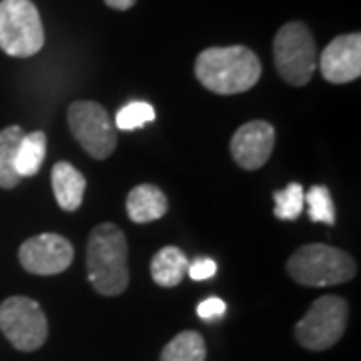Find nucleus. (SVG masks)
<instances>
[{
    "label": "nucleus",
    "instance_id": "1",
    "mask_svg": "<svg viewBox=\"0 0 361 361\" xmlns=\"http://www.w3.org/2000/svg\"><path fill=\"white\" fill-rule=\"evenodd\" d=\"M195 75L215 94H239L253 89L261 78L257 54L241 47H211L195 61Z\"/></svg>",
    "mask_w": 361,
    "mask_h": 361
},
{
    "label": "nucleus",
    "instance_id": "2",
    "mask_svg": "<svg viewBox=\"0 0 361 361\" xmlns=\"http://www.w3.org/2000/svg\"><path fill=\"white\" fill-rule=\"evenodd\" d=\"M127 237L115 223H101L90 231L87 243V271L97 293L121 295L129 287Z\"/></svg>",
    "mask_w": 361,
    "mask_h": 361
},
{
    "label": "nucleus",
    "instance_id": "3",
    "mask_svg": "<svg viewBox=\"0 0 361 361\" xmlns=\"http://www.w3.org/2000/svg\"><path fill=\"white\" fill-rule=\"evenodd\" d=\"M287 271L299 285L327 287L351 281L357 273V263L337 247L310 243L299 247L289 257Z\"/></svg>",
    "mask_w": 361,
    "mask_h": 361
},
{
    "label": "nucleus",
    "instance_id": "4",
    "mask_svg": "<svg viewBox=\"0 0 361 361\" xmlns=\"http://www.w3.org/2000/svg\"><path fill=\"white\" fill-rule=\"evenodd\" d=\"M275 68L285 82L293 87L307 85L317 68V47L311 30L303 23H287L273 40Z\"/></svg>",
    "mask_w": 361,
    "mask_h": 361
},
{
    "label": "nucleus",
    "instance_id": "5",
    "mask_svg": "<svg viewBox=\"0 0 361 361\" xmlns=\"http://www.w3.org/2000/svg\"><path fill=\"white\" fill-rule=\"evenodd\" d=\"M44 47L39 8L30 0H0V49L8 56L26 59Z\"/></svg>",
    "mask_w": 361,
    "mask_h": 361
},
{
    "label": "nucleus",
    "instance_id": "6",
    "mask_svg": "<svg viewBox=\"0 0 361 361\" xmlns=\"http://www.w3.org/2000/svg\"><path fill=\"white\" fill-rule=\"evenodd\" d=\"M348 303L337 295H323L297 322V341L310 351H323L336 345L348 325Z\"/></svg>",
    "mask_w": 361,
    "mask_h": 361
},
{
    "label": "nucleus",
    "instance_id": "7",
    "mask_svg": "<svg viewBox=\"0 0 361 361\" xmlns=\"http://www.w3.org/2000/svg\"><path fill=\"white\" fill-rule=\"evenodd\" d=\"M0 329L18 351H35L49 336L47 315L35 299L8 297L0 303Z\"/></svg>",
    "mask_w": 361,
    "mask_h": 361
},
{
    "label": "nucleus",
    "instance_id": "8",
    "mask_svg": "<svg viewBox=\"0 0 361 361\" xmlns=\"http://www.w3.org/2000/svg\"><path fill=\"white\" fill-rule=\"evenodd\" d=\"M68 127L73 137L92 159L103 161L116 149V129L103 104L94 101H77L68 106Z\"/></svg>",
    "mask_w": 361,
    "mask_h": 361
},
{
    "label": "nucleus",
    "instance_id": "9",
    "mask_svg": "<svg viewBox=\"0 0 361 361\" xmlns=\"http://www.w3.org/2000/svg\"><path fill=\"white\" fill-rule=\"evenodd\" d=\"M75 249L56 233H42L26 239L18 249V261L32 275H59L71 267Z\"/></svg>",
    "mask_w": 361,
    "mask_h": 361
},
{
    "label": "nucleus",
    "instance_id": "10",
    "mask_svg": "<svg viewBox=\"0 0 361 361\" xmlns=\"http://www.w3.org/2000/svg\"><path fill=\"white\" fill-rule=\"evenodd\" d=\"M323 78L334 85H345L361 75V35H341L334 39L317 59Z\"/></svg>",
    "mask_w": 361,
    "mask_h": 361
},
{
    "label": "nucleus",
    "instance_id": "11",
    "mask_svg": "<svg viewBox=\"0 0 361 361\" xmlns=\"http://www.w3.org/2000/svg\"><path fill=\"white\" fill-rule=\"evenodd\" d=\"M275 147V129L267 121H251L235 130L231 155L235 163L247 171H257L267 161Z\"/></svg>",
    "mask_w": 361,
    "mask_h": 361
},
{
    "label": "nucleus",
    "instance_id": "12",
    "mask_svg": "<svg viewBox=\"0 0 361 361\" xmlns=\"http://www.w3.org/2000/svg\"><path fill=\"white\" fill-rule=\"evenodd\" d=\"M51 179L52 193H54L59 207L63 211H68V213L77 211L78 207L82 205V199H85V189H87L85 175L77 167H73L71 163L61 161L52 167Z\"/></svg>",
    "mask_w": 361,
    "mask_h": 361
},
{
    "label": "nucleus",
    "instance_id": "13",
    "mask_svg": "<svg viewBox=\"0 0 361 361\" xmlns=\"http://www.w3.org/2000/svg\"><path fill=\"white\" fill-rule=\"evenodd\" d=\"M167 197L155 185H137L127 197V215L133 223H151L167 213Z\"/></svg>",
    "mask_w": 361,
    "mask_h": 361
},
{
    "label": "nucleus",
    "instance_id": "14",
    "mask_svg": "<svg viewBox=\"0 0 361 361\" xmlns=\"http://www.w3.org/2000/svg\"><path fill=\"white\" fill-rule=\"evenodd\" d=\"M189 257L179 247L167 245L159 249L151 261V277L161 287H177L189 269Z\"/></svg>",
    "mask_w": 361,
    "mask_h": 361
},
{
    "label": "nucleus",
    "instance_id": "15",
    "mask_svg": "<svg viewBox=\"0 0 361 361\" xmlns=\"http://www.w3.org/2000/svg\"><path fill=\"white\" fill-rule=\"evenodd\" d=\"M47 157V135L42 130H35L23 137V141L18 145L16 159H14V169L16 175L23 177H35L44 163Z\"/></svg>",
    "mask_w": 361,
    "mask_h": 361
},
{
    "label": "nucleus",
    "instance_id": "16",
    "mask_svg": "<svg viewBox=\"0 0 361 361\" xmlns=\"http://www.w3.org/2000/svg\"><path fill=\"white\" fill-rule=\"evenodd\" d=\"M23 137L25 130L18 125H11L0 130V187L2 189H14L20 183V177L16 175L14 169V159Z\"/></svg>",
    "mask_w": 361,
    "mask_h": 361
},
{
    "label": "nucleus",
    "instance_id": "17",
    "mask_svg": "<svg viewBox=\"0 0 361 361\" xmlns=\"http://www.w3.org/2000/svg\"><path fill=\"white\" fill-rule=\"evenodd\" d=\"M207 345L199 331H183L161 351V361H205Z\"/></svg>",
    "mask_w": 361,
    "mask_h": 361
},
{
    "label": "nucleus",
    "instance_id": "18",
    "mask_svg": "<svg viewBox=\"0 0 361 361\" xmlns=\"http://www.w3.org/2000/svg\"><path fill=\"white\" fill-rule=\"evenodd\" d=\"M275 217L281 221H295L303 213L305 189L299 183H289L281 191H275Z\"/></svg>",
    "mask_w": 361,
    "mask_h": 361
},
{
    "label": "nucleus",
    "instance_id": "19",
    "mask_svg": "<svg viewBox=\"0 0 361 361\" xmlns=\"http://www.w3.org/2000/svg\"><path fill=\"white\" fill-rule=\"evenodd\" d=\"M305 203H307V215L313 223H336V207L331 193L325 185H313L305 193Z\"/></svg>",
    "mask_w": 361,
    "mask_h": 361
},
{
    "label": "nucleus",
    "instance_id": "20",
    "mask_svg": "<svg viewBox=\"0 0 361 361\" xmlns=\"http://www.w3.org/2000/svg\"><path fill=\"white\" fill-rule=\"evenodd\" d=\"M155 109L153 104L145 103V101H133V103L125 104L115 118V129L121 130H137L141 129L142 125L155 121Z\"/></svg>",
    "mask_w": 361,
    "mask_h": 361
},
{
    "label": "nucleus",
    "instance_id": "21",
    "mask_svg": "<svg viewBox=\"0 0 361 361\" xmlns=\"http://www.w3.org/2000/svg\"><path fill=\"white\" fill-rule=\"evenodd\" d=\"M225 311H227V305H225V301L219 299V297H209V299L201 301V303L197 305V315H199L203 322L219 319V317L225 315Z\"/></svg>",
    "mask_w": 361,
    "mask_h": 361
},
{
    "label": "nucleus",
    "instance_id": "22",
    "mask_svg": "<svg viewBox=\"0 0 361 361\" xmlns=\"http://www.w3.org/2000/svg\"><path fill=\"white\" fill-rule=\"evenodd\" d=\"M217 271V263L213 259L209 257H199L195 259L193 263H189V269H187V275L193 279V281H205L209 277H213Z\"/></svg>",
    "mask_w": 361,
    "mask_h": 361
},
{
    "label": "nucleus",
    "instance_id": "23",
    "mask_svg": "<svg viewBox=\"0 0 361 361\" xmlns=\"http://www.w3.org/2000/svg\"><path fill=\"white\" fill-rule=\"evenodd\" d=\"M135 2L137 0H104V4L115 8V11H129V8L135 6Z\"/></svg>",
    "mask_w": 361,
    "mask_h": 361
}]
</instances>
